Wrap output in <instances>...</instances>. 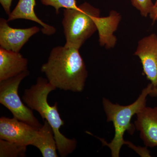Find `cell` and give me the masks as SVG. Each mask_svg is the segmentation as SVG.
<instances>
[{"label":"cell","mask_w":157,"mask_h":157,"mask_svg":"<svg viewBox=\"0 0 157 157\" xmlns=\"http://www.w3.org/2000/svg\"><path fill=\"white\" fill-rule=\"evenodd\" d=\"M41 70L56 89L74 92L84 89L88 72L79 49L65 45L54 47Z\"/></svg>","instance_id":"cell-1"},{"label":"cell","mask_w":157,"mask_h":157,"mask_svg":"<svg viewBox=\"0 0 157 157\" xmlns=\"http://www.w3.org/2000/svg\"><path fill=\"white\" fill-rule=\"evenodd\" d=\"M56 89L48 79L39 77L36 84L25 90L22 99L28 107L37 111L43 120L50 124L53 129L59 154L61 157H66L75 150L77 142L74 138H67L60 132L59 129L64 125V121L59 113L58 103H56L53 106H50L48 103V95Z\"/></svg>","instance_id":"cell-2"},{"label":"cell","mask_w":157,"mask_h":157,"mask_svg":"<svg viewBox=\"0 0 157 157\" xmlns=\"http://www.w3.org/2000/svg\"><path fill=\"white\" fill-rule=\"evenodd\" d=\"M151 83L149 84L142 92L137 100L132 104L127 106H122L113 104L108 99L104 98L103 105L108 122L111 121L114 126L115 134L110 143H107L103 139L99 138L104 145L108 146L111 151L113 157H118L122 147L128 144L132 148L133 145L129 144L124 139V135L126 131L131 135L135 132V127L131 123L133 116L137 114L146 107V98L152 90Z\"/></svg>","instance_id":"cell-3"},{"label":"cell","mask_w":157,"mask_h":157,"mask_svg":"<svg viewBox=\"0 0 157 157\" xmlns=\"http://www.w3.org/2000/svg\"><path fill=\"white\" fill-rule=\"evenodd\" d=\"M101 11L84 2L76 9H65L62 24L66 39L65 46L79 49L98 30L97 21Z\"/></svg>","instance_id":"cell-4"},{"label":"cell","mask_w":157,"mask_h":157,"mask_svg":"<svg viewBox=\"0 0 157 157\" xmlns=\"http://www.w3.org/2000/svg\"><path fill=\"white\" fill-rule=\"evenodd\" d=\"M29 74L28 70L0 82V103L11 111L14 117L39 130L42 125L34 116L33 109L24 104L18 94L20 84Z\"/></svg>","instance_id":"cell-5"},{"label":"cell","mask_w":157,"mask_h":157,"mask_svg":"<svg viewBox=\"0 0 157 157\" xmlns=\"http://www.w3.org/2000/svg\"><path fill=\"white\" fill-rule=\"evenodd\" d=\"M38 130L30 125L13 118L2 117L0 118V139L21 146L32 145Z\"/></svg>","instance_id":"cell-6"},{"label":"cell","mask_w":157,"mask_h":157,"mask_svg":"<svg viewBox=\"0 0 157 157\" xmlns=\"http://www.w3.org/2000/svg\"><path fill=\"white\" fill-rule=\"evenodd\" d=\"M135 55L140 58L144 72L153 88L157 86V35L152 34L139 40Z\"/></svg>","instance_id":"cell-7"},{"label":"cell","mask_w":157,"mask_h":157,"mask_svg":"<svg viewBox=\"0 0 157 157\" xmlns=\"http://www.w3.org/2000/svg\"><path fill=\"white\" fill-rule=\"evenodd\" d=\"M37 26L26 29L13 28L8 24L7 20L0 19V47L6 50L19 52L31 37L39 33Z\"/></svg>","instance_id":"cell-8"},{"label":"cell","mask_w":157,"mask_h":157,"mask_svg":"<svg viewBox=\"0 0 157 157\" xmlns=\"http://www.w3.org/2000/svg\"><path fill=\"white\" fill-rule=\"evenodd\" d=\"M135 124L146 146H157V107H144L137 113Z\"/></svg>","instance_id":"cell-9"},{"label":"cell","mask_w":157,"mask_h":157,"mask_svg":"<svg viewBox=\"0 0 157 157\" xmlns=\"http://www.w3.org/2000/svg\"><path fill=\"white\" fill-rule=\"evenodd\" d=\"M28 61L19 52L0 47V82L28 70Z\"/></svg>","instance_id":"cell-10"},{"label":"cell","mask_w":157,"mask_h":157,"mask_svg":"<svg viewBox=\"0 0 157 157\" xmlns=\"http://www.w3.org/2000/svg\"><path fill=\"white\" fill-rule=\"evenodd\" d=\"M36 0H19L17 6L9 15L8 22L18 19L28 20L37 23L42 26V33L47 36L55 33L54 27L45 23L37 17L35 12Z\"/></svg>","instance_id":"cell-11"},{"label":"cell","mask_w":157,"mask_h":157,"mask_svg":"<svg viewBox=\"0 0 157 157\" xmlns=\"http://www.w3.org/2000/svg\"><path fill=\"white\" fill-rule=\"evenodd\" d=\"M33 146L39 149L43 157H57V147L53 129L47 121L38 130Z\"/></svg>","instance_id":"cell-12"},{"label":"cell","mask_w":157,"mask_h":157,"mask_svg":"<svg viewBox=\"0 0 157 157\" xmlns=\"http://www.w3.org/2000/svg\"><path fill=\"white\" fill-rule=\"evenodd\" d=\"M27 147L0 139V157H25Z\"/></svg>","instance_id":"cell-13"},{"label":"cell","mask_w":157,"mask_h":157,"mask_svg":"<svg viewBox=\"0 0 157 157\" xmlns=\"http://www.w3.org/2000/svg\"><path fill=\"white\" fill-rule=\"evenodd\" d=\"M43 5L51 6L55 8L57 14L59 13V9H76L78 8L76 0H40Z\"/></svg>","instance_id":"cell-14"},{"label":"cell","mask_w":157,"mask_h":157,"mask_svg":"<svg viewBox=\"0 0 157 157\" xmlns=\"http://www.w3.org/2000/svg\"><path fill=\"white\" fill-rule=\"evenodd\" d=\"M131 1L133 6L140 11V14L144 17H147L155 6L151 0Z\"/></svg>","instance_id":"cell-15"},{"label":"cell","mask_w":157,"mask_h":157,"mask_svg":"<svg viewBox=\"0 0 157 157\" xmlns=\"http://www.w3.org/2000/svg\"><path fill=\"white\" fill-rule=\"evenodd\" d=\"M13 0H0V3L5 12L8 15L11 13V6Z\"/></svg>","instance_id":"cell-16"},{"label":"cell","mask_w":157,"mask_h":157,"mask_svg":"<svg viewBox=\"0 0 157 157\" xmlns=\"http://www.w3.org/2000/svg\"><path fill=\"white\" fill-rule=\"evenodd\" d=\"M149 15L153 21H157V7L154 6Z\"/></svg>","instance_id":"cell-17"},{"label":"cell","mask_w":157,"mask_h":157,"mask_svg":"<svg viewBox=\"0 0 157 157\" xmlns=\"http://www.w3.org/2000/svg\"><path fill=\"white\" fill-rule=\"evenodd\" d=\"M149 95L151 97H157V86L155 87L152 88V90Z\"/></svg>","instance_id":"cell-18"},{"label":"cell","mask_w":157,"mask_h":157,"mask_svg":"<svg viewBox=\"0 0 157 157\" xmlns=\"http://www.w3.org/2000/svg\"><path fill=\"white\" fill-rule=\"evenodd\" d=\"M155 7H157V0L156 1L155 3L154 4Z\"/></svg>","instance_id":"cell-19"}]
</instances>
